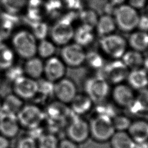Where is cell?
<instances>
[{"label": "cell", "instance_id": "7402d4cb", "mask_svg": "<svg viewBox=\"0 0 148 148\" xmlns=\"http://www.w3.org/2000/svg\"><path fill=\"white\" fill-rule=\"evenodd\" d=\"M44 64L42 61L35 56L27 59L24 68V72L32 79L39 78L43 73Z\"/></svg>", "mask_w": 148, "mask_h": 148}, {"label": "cell", "instance_id": "ac0fdd59", "mask_svg": "<svg viewBox=\"0 0 148 148\" xmlns=\"http://www.w3.org/2000/svg\"><path fill=\"white\" fill-rule=\"evenodd\" d=\"M109 142L111 148H136L137 146L125 131H115Z\"/></svg>", "mask_w": 148, "mask_h": 148}, {"label": "cell", "instance_id": "277c9868", "mask_svg": "<svg viewBox=\"0 0 148 148\" xmlns=\"http://www.w3.org/2000/svg\"><path fill=\"white\" fill-rule=\"evenodd\" d=\"M16 116L20 125L28 130L39 127L45 118V113L35 105L23 106Z\"/></svg>", "mask_w": 148, "mask_h": 148}, {"label": "cell", "instance_id": "f6af8a7d", "mask_svg": "<svg viewBox=\"0 0 148 148\" xmlns=\"http://www.w3.org/2000/svg\"><path fill=\"white\" fill-rule=\"evenodd\" d=\"M142 66L144 67V69L148 73V53L146 55L145 58L143 57V62Z\"/></svg>", "mask_w": 148, "mask_h": 148}, {"label": "cell", "instance_id": "60d3db41", "mask_svg": "<svg viewBox=\"0 0 148 148\" xmlns=\"http://www.w3.org/2000/svg\"><path fill=\"white\" fill-rule=\"evenodd\" d=\"M137 27L141 31H148V14L139 16Z\"/></svg>", "mask_w": 148, "mask_h": 148}, {"label": "cell", "instance_id": "5bb4252c", "mask_svg": "<svg viewBox=\"0 0 148 148\" xmlns=\"http://www.w3.org/2000/svg\"><path fill=\"white\" fill-rule=\"evenodd\" d=\"M65 72L63 62L57 57H50L44 64L43 73L50 82H57L61 79Z\"/></svg>", "mask_w": 148, "mask_h": 148}, {"label": "cell", "instance_id": "2e32d148", "mask_svg": "<svg viewBox=\"0 0 148 148\" xmlns=\"http://www.w3.org/2000/svg\"><path fill=\"white\" fill-rule=\"evenodd\" d=\"M113 97L116 103L125 108H128L135 98L132 88L124 84H119L114 87Z\"/></svg>", "mask_w": 148, "mask_h": 148}, {"label": "cell", "instance_id": "7a4b0ae2", "mask_svg": "<svg viewBox=\"0 0 148 148\" xmlns=\"http://www.w3.org/2000/svg\"><path fill=\"white\" fill-rule=\"evenodd\" d=\"M12 43L16 53L23 58L29 59L37 53L36 38L28 31L21 30L16 33L13 37Z\"/></svg>", "mask_w": 148, "mask_h": 148}, {"label": "cell", "instance_id": "52a82bcc", "mask_svg": "<svg viewBox=\"0 0 148 148\" xmlns=\"http://www.w3.org/2000/svg\"><path fill=\"white\" fill-rule=\"evenodd\" d=\"M85 90L92 101L97 103L106 99L109 92V86L104 78L97 75L86 81Z\"/></svg>", "mask_w": 148, "mask_h": 148}, {"label": "cell", "instance_id": "bcb514c9", "mask_svg": "<svg viewBox=\"0 0 148 148\" xmlns=\"http://www.w3.org/2000/svg\"><path fill=\"white\" fill-rule=\"evenodd\" d=\"M1 106H2V101H1V98H0V110L1 109Z\"/></svg>", "mask_w": 148, "mask_h": 148}, {"label": "cell", "instance_id": "e575fe53", "mask_svg": "<svg viewBox=\"0 0 148 148\" xmlns=\"http://www.w3.org/2000/svg\"><path fill=\"white\" fill-rule=\"evenodd\" d=\"M112 121L116 131H127L132 121L127 116L117 114L112 118Z\"/></svg>", "mask_w": 148, "mask_h": 148}, {"label": "cell", "instance_id": "1f68e13d", "mask_svg": "<svg viewBox=\"0 0 148 148\" xmlns=\"http://www.w3.org/2000/svg\"><path fill=\"white\" fill-rule=\"evenodd\" d=\"M55 50L56 47L54 44L45 39L41 40L37 46V52L42 58H47L51 57Z\"/></svg>", "mask_w": 148, "mask_h": 148}, {"label": "cell", "instance_id": "74e56055", "mask_svg": "<svg viewBox=\"0 0 148 148\" xmlns=\"http://www.w3.org/2000/svg\"><path fill=\"white\" fill-rule=\"evenodd\" d=\"M16 148H38L37 142L29 135L25 136L19 139Z\"/></svg>", "mask_w": 148, "mask_h": 148}, {"label": "cell", "instance_id": "7bdbcfd3", "mask_svg": "<svg viewBox=\"0 0 148 148\" xmlns=\"http://www.w3.org/2000/svg\"><path fill=\"white\" fill-rule=\"evenodd\" d=\"M146 0H129L130 5L134 9H140L144 7Z\"/></svg>", "mask_w": 148, "mask_h": 148}, {"label": "cell", "instance_id": "3957f363", "mask_svg": "<svg viewBox=\"0 0 148 148\" xmlns=\"http://www.w3.org/2000/svg\"><path fill=\"white\" fill-rule=\"evenodd\" d=\"M113 14L116 24L121 31L129 32L137 27L139 16L130 5H121L115 8Z\"/></svg>", "mask_w": 148, "mask_h": 148}, {"label": "cell", "instance_id": "9a60e30c", "mask_svg": "<svg viewBox=\"0 0 148 148\" xmlns=\"http://www.w3.org/2000/svg\"><path fill=\"white\" fill-rule=\"evenodd\" d=\"M127 132L136 145L148 141V121L145 120H136L131 121Z\"/></svg>", "mask_w": 148, "mask_h": 148}, {"label": "cell", "instance_id": "b9f144b4", "mask_svg": "<svg viewBox=\"0 0 148 148\" xmlns=\"http://www.w3.org/2000/svg\"><path fill=\"white\" fill-rule=\"evenodd\" d=\"M83 0H63L64 4L68 8L79 9L82 8Z\"/></svg>", "mask_w": 148, "mask_h": 148}, {"label": "cell", "instance_id": "8fae6325", "mask_svg": "<svg viewBox=\"0 0 148 148\" xmlns=\"http://www.w3.org/2000/svg\"><path fill=\"white\" fill-rule=\"evenodd\" d=\"M13 90L21 99H29L38 93V83L34 79L22 76L13 82Z\"/></svg>", "mask_w": 148, "mask_h": 148}, {"label": "cell", "instance_id": "d590c367", "mask_svg": "<svg viewBox=\"0 0 148 148\" xmlns=\"http://www.w3.org/2000/svg\"><path fill=\"white\" fill-rule=\"evenodd\" d=\"M104 101L97 103V106L96 107L97 114L106 116L112 119L117 114L115 108L112 104L109 102H106Z\"/></svg>", "mask_w": 148, "mask_h": 148}, {"label": "cell", "instance_id": "4fadbf2b", "mask_svg": "<svg viewBox=\"0 0 148 148\" xmlns=\"http://www.w3.org/2000/svg\"><path fill=\"white\" fill-rule=\"evenodd\" d=\"M54 94L60 102L69 103L77 94L76 88L72 80L61 79L54 84Z\"/></svg>", "mask_w": 148, "mask_h": 148}, {"label": "cell", "instance_id": "5b68a950", "mask_svg": "<svg viewBox=\"0 0 148 148\" xmlns=\"http://www.w3.org/2000/svg\"><path fill=\"white\" fill-rule=\"evenodd\" d=\"M66 138L78 145L83 143L90 137L89 122L75 114L66 127Z\"/></svg>", "mask_w": 148, "mask_h": 148}, {"label": "cell", "instance_id": "4316f807", "mask_svg": "<svg viewBox=\"0 0 148 148\" xmlns=\"http://www.w3.org/2000/svg\"><path fill=\"white\" fill-rule=\"evenodd\" d=\"M23 107V101L16 95L9 94L6 97L3 102L0 112H4L17 114Z\"/></svg>", "mask_w": 148, "mask_h": 148}, {"label": "cell", "instance_id": "d4e9b609", "mask_svg": "<svg viewBox=\"0 0 148 148\" xmlns=\"http://www.w3.org/2000/svg\"><path fill=\"white\" fill-rule=\"evenodd\" d=\"M114 18L110 14H106L101 16L97 21L96 27L98 34L102 36L111 34L116 27Z\"/></svg>", "mask_w": 148, "mask_h": 148}, {"label": "cell", "instance_id": "30bf717a", "mask_svg": "<svg viewBox=\"0 0 148 148\" xmlns=\"http://www.w3.org/2000/svg\"><path fill=\"white\" fill-rule=\"evenodd\" d=\"M61 56L66 64L75 67L85 61L86 53L82 46L75 43L65 45L61 49Z\"/></svg>", "mask_w": 148, "mask_h": 148}, {"label": "cell", "instance_id": "ab89813d", "mask_svg": "<svg viewBox=\"0 0 148 148\" xmlns=\"http://www.w3.org/2000/svg\"><path fill=\"white\" fill-rule=\"evenodd\" d=\"M57 148H79V145L66 138L59 140Z\"/></svg>", "mask_w": 148, "mask_h": 148}, {"label": "cell", "instance_id": "d6a6232c", "mask_svg": "<svg viewBox=\"0 0 148 148\" xmlns=\"http://www.w3.org/2000/svg\"><path fill=\"white\" fill-rule=\"evenodd\" d=\"M79 16L82 20L83 24L94 28L96 26L98 21L97 13L92 9H85L80 12Z\"/></svg>", "mask_w": 148, "mask_h": 148}, {"label": "cell", "instance_id": "8992f818", "mask_svg": "<svg viewBox=\"0 0 148 148\" xmlns=\"http://www.w3.org/2000/svg\"><path fill=\"white\" fill-rule=\"evenodd\" d=\"M98 71V76L113 84L120 83L126 79L129 73L128 68L121 60L105 63L104 66Z\"/></svg>", "mask_w": 148, "mask_h": 148}, {"label": "cell", "instance_id": "836d02e7", "mask_svg": "<svg viewBox=\"0 0 148 148\" xmlns=\"http://www.w3.org/2000/svg\"><path fill=\"white\" fill-rule=\"evenodd\" d=\"M32 32H31L36 39L40 40L45 39L48 34L49 28L47 25L41 21H32L31 23Z\"/></svg>", "mask_w": 148, "mask_h": 148}, {"label": "cell", "instance_id": "cb8c5ba5", "mask_svg": "<svg viewBox=\"0 0 148 148\" xmlns=\"http://www.w3.org/2000/svg\"><path fill=\"white\" fill-rule=\"evenodd\" d=\"M131 47L138 51H143L148 49V34L139 31L132 33L129 38Z\"/></svg>", "mask_w": 148, "mask_h": 148}, {"label": "cell", "instance_id": "d6986e66", "mask_svg": "<svg viewBox=\"0 0 148 148\" xmlns=\"http://www.w3.org/2000/svg\"><path fill=\"white\" fill-rule=\"evenodd\" d=\"M132 113H148V88L139 90L131 104L127 108Z\"/></svg>", "mask_w": 148, "mask_h": 148}, {"label": "cell", "instance_id": "ffe728a7", "mask_svg": "<svg viewBox=\"0 0 148 148\" xmlns=\"http://www.w3.org/2000/svg\"><path fill=\"white\" fill-rule=\"evenodd\" d=\"M92 102V100L87 95L76 94L71 102V110L77 116L84 114L90 110Z\"/></svg>", "mask_w": 148, "mask_h": 148}, {"label": "cell", "instance_id": "8d00e7d4", "mask_svg": "<svg viewBox=\"0 0 148 148\" xmlns=\"http://www.w3.org/2000/svg\"><path fill=\"white\" fill-rule=\"evenodd\" d=\"M38 83V92L45 96L51 95L54 94V86L52 82L47 80H40Z\"/></svg>", "mask_w": 148, "mask_h": 148}, {"label": "cell", "instance_id": "ee69618b", "mask_svg": "<svg viewBox=\"0 0 148 148\" xmlns=\"http://www.w3.org/2000/svg\"><path fill=\"white\" fill-rule=\"evenodd\" d=\"M10 142L9 138L0 135V148H9Z\"/></svg>", "mask_w": 148, "mask_h": 148}, {"label": "cell", "instance_id": "484cf974", "mask_svg": "<svg viewBox=\"0 0 148 148\" xmlns=\"http://www.w3.org/2000/svg\"><path fill=\"white\" fill-rule=\"evenodd\" d=\"M121 58V61L126 66L132 70L140 68L143 65V56L139 51L136 50H134L125 51Z\"/></svg>", "mask_w": 148, "mask_h": 148}, {"label": "cell", "instance_id": "e0dca14e", "mask_svg": "<svg viewBox=\"0 0 148 148\" xmlns=\"http://www.w3.org/2000/svg\"><path fill=\"white\" fill-rule=\"evenodd\" d=\"M127 79L130 87L137 90L145 88L148 85V75L144 69L132 70L128 73Z\"/></svg>", "mask_w": 148, "mask_h": 148}, {"label": "cell", "instance_id": "603a6c76", "mask_svg": "<svg viewBox=\"0 0 148 148\" xmlns=\"http://www.w3.org/2000/svg\"><path fill=\"white\" fill-rule=\"evenodd\" d=\"M71 112V109L62 102H54L49 105L47 109V114L49 119L61 120L67 116Z\"/></svg>", "mask_w": 148, "mask_h": 148}, {"label": "cell", "instance_id": "f1b7e54d", "mask_svg": "<svg viewBox=\"0 0 148 148\" xmlns=\"http://www.w3.org/2000/svg\"><path fill=\"white\" fill-rule=\"evenodd\" d=\"M4 9L9 14H14L21 11L27 4V0H1Z\"/></svg>", "mask_w": 148, "mask_h": 148}, {"label": "cell", "instance_id": "9c48e42d", "mask_svg": "<svg viewBox=\"0 0 148 148\" xmlns=\"http://www.w3.org/2000/svg\"><path fill=\"white\" fill-rule=\"evenodd\" d=\"M50 34L54 43L65 45L73 38L74 29L71 23L60 18L51 27Z\"/></svg>", "mask_w": 148, "mask_h": 148}, {"label": "cell", "instance_id": "f35d334b", "mask_svg": "<svg viewBox=\"0 0 148 148\" xmlns=\"http://www.w3.org/2000/svg\"><path fill=\"white\" fill-rule=\"evenodd\" d=\"M6 72V76L9 80L15 81L18 78L23 76L24 69L18 66H12L9 68Z\"/></svg>", "mask_w": 148, "mask_h": 148}, {"label": "cell", "instance_id": "7c38bea8", "mask_svg": "<svg viewBox=\"0 0 148 148\" xmlns=\"http://www.w3.org/2000/svg\"><path fill=\"white\" fill-rule=\"evenodd\" d=\"M20 124L16 114L0 112V134L10 139L17 136Z\"/></svg>", "mask_w": 148, "mask_h": 148}, {"label": "cell", "instance_id": "f546056e", "mask_svg": "<svg viewBox=\"0 0 148 148\" xmlns=\"http://www.w3.org/2000/svg\"><path fill=\"white\" fill-rule=\"evenodd\" d=\"M85 61L91 68L97 70L101 69L105 64L103 58L95 51H90L86 53Z\"/></svg>", "mask_w": 148, "mask_h": 148}, {"label": "cell", "instance_id": "44dd1931", "mask_svg": "<svg viewBox=\"0 0 148 148\" xmlns=\"http://www.w3.org/2000/svg\"><path fill=\"white\" fill-rule=\"evenodd\" d=\"M73 38L77 45L82 47L87 46L91 44L94 39L93 28L82 24L74 31Z\"/></svg>", "mask_w": 148, "mask_h": 148}, {"label": "cell", "instance_id": "83f0119b", "mask_svg": "<svg viewBox=\"0 0 148 148\" xmlns=\"http://www.w3.org/2000/svg\"><path fill=\"white\" fill-rule=\"evenodd\" d=\"M14 54L11 48L5 44H0V69H7L13 64Z\"/></svg>", "mask_w": 148, "mask_h": 148}, {"label": "cell", "instance_id": "6da1fadb", "mask_svg": "<svg viewBox=\"0 0 148 148\" xmlns=\"http://www.w3.org/2000/svg\"><path fill=\"white\" fill-rule=\"evenodd\" d=\"M90 134L92 139L98 143L109 142L116 130L112 119L104 115L97 114L89 122Z\"/></svg>", "mask_w": 148, "mask_h": 148}, {"label": "cell", "instance_id": "4dcf8cb0", "mask_svg": "<svg viewBox=\"0 0 148 148\" xmlns=\"http://www.w3.org/2000/svg\"><path fill=\"white\" fill-rule=\"evenodd\" d=\"M59 140L53 134H43L38 140V148H57Z\"/></svg>", "mask_w": 148, "mask_h": 148}, {"label": "cell", "instance_id": "ba28073f", "mask_svg": "<svg viewBox=\"0 0 148 148\" xmlns=\"http://www.w3.org/2000/svg\"><path fill=\"white\" fill-rule=\"evenodd\" d=\"M100 45L106 54L114 58H119L125 52L127 42L120 35L109 34L102 36L100 40Z\"/></svg>", "mask_w": 148, "mask_h": 148}]
</instances>
